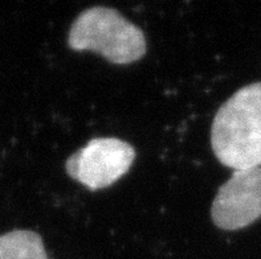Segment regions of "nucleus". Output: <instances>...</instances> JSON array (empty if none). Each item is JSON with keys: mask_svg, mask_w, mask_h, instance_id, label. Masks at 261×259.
Masks as SVG:
<instances>
[{"mask_svg": "<svg viewBox=\"0 0 261 259\" xmlns=\"http://www.w3.org/2000/svg\"><path fill=\"white\" fill-rule=\"evenodd\" d=\"M211 146L225 167H261V82L244 86L220 106L212 122Z\"/></svg>", "mask_w": 261, "mask_h": 259, "instance_id": "nucleus-1", "label": "nucleus"}, {"mask_svg": "<svg viewBox=\"0 0 261 259\" xmlns=\"http://www.w3.org/2000/svg\"><path fill=\"white\" fill-rule=\"evenodd\" d=\"M73 50H93L116 65H129L146 54L142 30L114 8L92 7L80 13L68 35Z\"/></svg>", "mask_w": 261, "mask_h": 259, "instance_id": "nucleus-2", "label": "nucleus"}, {"mask_svg": "<svg viewBox=\"0 0 261 259\" xmlns=\"http://www.w3.org/2000/svg\"><path fill=\"white\" fill-rule=\"evenodd\" d=\"M136 159V150L118 138H96L70 156L66 174L90 190L108 188L125 176Z\"/></svg>", "mask_w": 261, "mask_h": 259, "instance_id": "nucleus-3", "label": "nucleus"}, {"mask_svg": "<svg viewBox=\"0 0 261 259\" xmlns=\"http://www.w3.org/2000/svg\"><path fill=\"white\" fill-rule=\"evenodd\" d=\"M261 217V167L233 171L219 188L211 218L222 230H239Z\"/></svg>", "mask_w": 261, "mask_h": 259, "instance_id": "nucleus-4", "label": "nucleus"}, {"mask_svg": "<svg viewBox=\"0 0 261 259\" xmlns=\"http://www.w3.org/2000/svg\"><path fill=\"white\" fill-rule=\"evenodd\" d=\"M0 259H49L43 238L32 230H12L0 236Z\"/></svg>", "mask_w": 261, "mask_h": 259, "instance_id": "nucleus-5", "label": "nucleus"}]
</instances>
